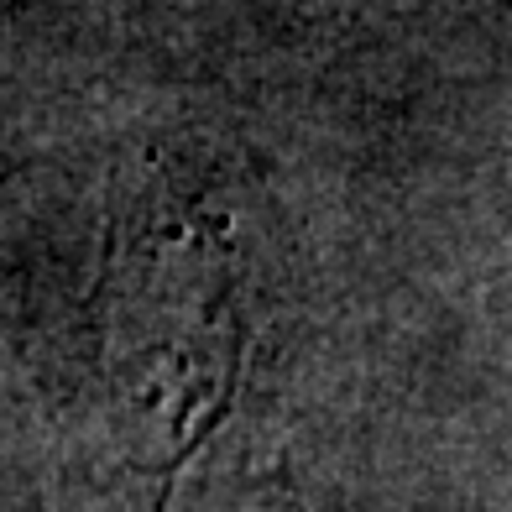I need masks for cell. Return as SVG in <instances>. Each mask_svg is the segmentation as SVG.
Wrapping results in <instances>:
<instances>
[{
  "label": "cell",
  "instance_id": "cell-1",
  "mask_svg": "<svg viewBox=\"0 0 512 512\" xmlns=\"http://www.w3.org/2000/svg\"><path fill=\"white\" fill-rule=\"evenodd\" d=\"M251 512H309V507H304V502H298V497L288 492V486H277V481H272V486H267V492H262V497H256V507H251Z\"/></svg>",
  "mask_w": 512,
  "mask_h": 512
}]
</instances>
